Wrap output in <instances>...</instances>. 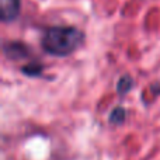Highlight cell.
<instances>
[{"label": "cell", "mask_w": 160, "mask_h": 160, "mask_svg": "<svg viewBox=\"0 0 160 160\" xmlns=\"http://www.w3.org/2000/svg\"><path fill=\"white\" fill-rule=\"evenodd\" d=\"M84 41V34L72 25L49 27L42 37V48L49 55L68 56L73 53Z\"/></svg>", "instance_id": "cell-1"}, {"label": "cell", "mask_w": 160, "mask_h": 160, "mask_svg": "<svg viewBox=\"0 0 160 160\" xmlns=\"http://www.w3.org/2000/svg\"><path fill=\"white\" fill-rule=\"evenodd\" d=\"M3 51H4V55L8 59H13V61H20V59H25L31 55L30 48L25 44L18 41H13V42H6L3 45Z\"/></svg>", "instance_id": "cell-2"}, {"label": "cell", "mask_w": 160, "mask_h": 160, "mask_svg": "<svg viewBox=\"0 0 160 160\" xmlns=\"http://www.w3.org/2000/svg\"><path fill=\"white\" fill-rule=\"evenodd\" d=\"M2 14L0 18L3 22H11L20 14V0H0Z\"/></svg>", "instance_id": "cell-3"}, {"label": "cell", "mask_w": 160, "mask_h": 160, "mask_svg": "<svg viewBox=\"0 0 160 160\" xmlns=\"http://www.w3.org/2000/svg\"><path fill=\"white\" fill-rule=\"evenodd\" d=\"M21 70L24 75L30 76V78H37V76H39L42 73V65L39 62H35V63L32 62V63L25 65Z\"/></svg>", "instance_id": "cell-4"}, {"label": "cell", "mask_w": 160, "mask_h": 160, "mask_svg": "<svg viewBox=\"0 0 160 160\" xmlns=\"http://www.w3.org/2000/svg\"><path fill=\"white\" fill-rule=\"evenodd\" d=\"M133 86V80L129 78V76H122L121 79H119L118 84H117V91H118V94H127L128 91H131V88H132Z\"/></svg>", "instance_id": "cell-5"}, {"label": "cell", "mask_w": 160, "mask_h": 160, "mask_svg": "<svg viewBox=\"0 0 160 160\" xmlns=\"http://www.w3.org/2000/svg\"><path fill=\"white\" fill-rule=\"evenodd\" d=\"M125 110L122 107H117L115 110H112V112L110 114V122L114 125H121L125 121Z\"/></svg>", "instance_id": "cell-6"}]
</instances>
